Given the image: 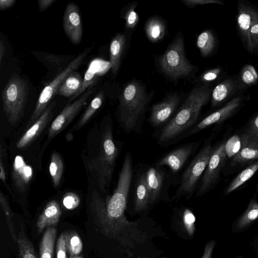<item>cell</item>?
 <instances>
[{"label": "cell", "mask_w": 258, "mask_h": 258, "mask_svg": "<svg viewBox=\"0 0 258 258\" xmlns=\"http://www.w3.org/2000/svg\"><path fill=\"white\" fill-rule=\"evenodd\" d=\"M133 160L130 152L126 153L119 175L117 186L105 202L99 194L93 196L91 208L97 217L110 223L125 220L124 212L133 177Z\"/></svg>", "instance_id": "cell-1"}, {"label": "cell", "mask_w": 258, "mask_h": 258, "mask_svg": "<svg viewBox=\"0 0 258 258\" xmlns=\"http://www.w3.org/2000/svg\"><path fill=\"white\" fill-rule=\"evenodd\" d=\"M211 93V90L205 86L192 90L175 115L161 130L158 143L163 144L170 142L192 126Z\"/></svg>", "instance_id": "cell-2"}, {"label": "cell", "mask_w": 258, "mask_h": 258, "mask_svg": "<svg viewBox=\"0 0 258 258\" xmlns=\"http://www.w3.org/2000/svg\"><path fill=\"white\" fill-rule=\"evenodd\" d=\"M151 98L138 81H132L124 86L120 97L119 118L125 133L140 130Z\"/></svg>", "instance_id": "cell-3"}, {"label": "cell", "mask_w": 258, "mask_h": 258, "mask_svg": "<svg viewBox=\"0 0 258 258\" xmlns=\"http://www.w3.org/2000/svg\"><path fill=\"white\" fill-rule=\"evenodd\" d=\"M118 152L113 140L112 126L107 124L102 133L97 156L87 163L88 169L95 176L103 192H105L111 183Z\"/></svg>", "instance_id": "cell-4"}, {"label": "cell", "mask_w": 258, "mask_h": 258, "mask_svg": "<svg viewBox=\"0 0 258 258\" xmlns=\"http://www.w3.org/2000/svg\"><path fill=\"white\" fill-rule=\"evenodd\" d=\"M27 82L14 73L7 82L2 93L4 112L10 124L14 125L20 120L29 95Z\"/></svg>", "instance_id": "cell-5"}, {"label": "cell", "mask_w": 258, "mask_h": 258, "mask_svg": "<svg viewBox=\"0 0 258 258\" xmlns=\"http://www.w3.org/2000/svg\"><path fill=\"white\" fill-rule=\"evenodd\" d=\"M162 71L172 79H177L189 75L192 66L186 59L183 37L176 36L160 59Z\"/></svg>", "instance_id": "cell-6"}, {"label": "cell", "mask_w": 258, "mask_h": 258, "mask_svg": "<svg viewBox=\"0 0 258 258\" xmlns=\"http://www.w3.org/2000/svg\"><path fill=\"white\" fill-rule=\"evenodd\" d=\"M213 150L211 144L208 143L199 152L183 173L173 199L182 196L188 198L192 195L199 180L207 168Z\"/></svg>", "instance_id": "cell-7"}, {"label": "cell", "mask_w": 258, "mask_h": 258, "mask_svg": "<svg viewBox=\"0 0 258 258\" xmlns=\"http://www.w3.org/2000/svg\"><path fill=\"white\" fill-rule=\"evenodd\" d=\"M91 49V47L88 48L78 55L62 72L43 88L39 95L35 109L28 121V126L32 125L38 119L47 108L52 97L55 95L64 80L80 66Z\"/></svg>", "instance_id": "cell-8"}, {"label": "cell", "mask_w": 258, "mask_h": 258, "mask_svg": "<svg viewBox=\"0 0 258 258\" xmlns=\"http://www.w3.org/2000/svg\"><path fill=\"white\" fill-rule=\"evenodd\" d=\"M226 156L224 144H221L213 150L208 164L202 178L201 184L197 191L198 195L207 192L215 183Z\"/></svg>", "instance_id": "cell-9"}, {"label": "cell", "mask_w": 258, "mask_h": 258, "mask_svg": "<svg viewBox=\"0 0 258 258\" xmlns=\"http://www.w3.org/2000/svg\"><path fill=\"white\" fill-rule=\"evenodd\" d=\"M93 92V90L90 89L78 100L66 106L53 120L49 127L48 133L49 139L54 137L69 124L81 109L86 104L87 100Z\"/></svg>", "instance_id": "cell-10"}, {"label": "cell", "mask_w": 258, "mask_h": 258, "mask_svg": "<svg viewBox=\"0 0 258 258\" xmlns=\"http://www.w3.org/2000/svg\"><path fill=\"white\" fill-rule=\"evenodd\" d=\"M237 25L242 42L245 48L250 53L253 49L250 37L252 26L258 22V11L253 7L243 4L238 7Z\"/></svg>", "instance_id": "cell-11"}, {"label": "cell", "mask_w": 258, "mask_h": 258, "mask_svg": "<svg viewBox=\"0 0 258 258\" xmlns=\"http://www.w3.org/2000/svg\"><path fill=\"white\" fill-rule=\"evenodd\" d=\"M63 27L70 41L79 44L82 37L83 27L80 11L78 6L73 2L69 3L64 13Z\"/></svg>", "instance_id": "cell-12"}, {"label": "cell", "mask_w": 258, "mask_h": 258, "mask_svg": "<svg viewBox=\"0 0 258 258\" xmlns=\"http://www.w3.org/2000/svg\"><path fill=\"white\" fill-rule=\"evenodd\" d=\"M179 102L180 97L174 94L153 105L149 117L151 124L154 127H158L166 123L175 111Z\"/></svg>", "instance_id": "cell-13"}, {"label": "cell", "mask_w": 258, "mask_h": 258, "mask_svg": "<svg viewBox=\"0 0 258 258\" xmlns=\"http://www.w3.org/2000/svg\"><path fill=\"white\" fill-rule=\"evenodd\" d=\"M241 101L240 97L233 98L224 107L211 114L195 125L190 131L188 135H192L212 124L219 123L225 120L238 108Z\"/></svg>", "instance_id": "cell-14"}, {"label": "cell", "mask_w": 258, "mask_h": 258, "mask_svg": "<svg viewBox=\"0 0 258 258\" xmlns=\"http://www.w3.org/2000/svg\"><path fill=\"white\" fill-rule=\"evenodd\" d=\"M194 143L178 148L167 154L156 164V167L168 166L173 173L179 171L194 151Z\"/></svg>", "instance_id": "cell-15"}, {"label": "cell", "mask_w": 258, "mask_h": 258, "mask_svg": "<svg viewBox=\"0 0 258 258\" xmlns=\"http://www.w3.org/2000/svg\"><path fill=\"white\" fill-rule=\"evenodd\" d=\"M33 169L21 155L15 157L12 171V180L15 188L20 193L24 192L33 177Z\"/></svg>", "instance_id": "cell-16"}, {"label": "cell", "mask_w": 258, "mask_h": 258, "mask_svg": "<svg viewBox=\"0 0 258 258\" xmlns=\"http://www.w3.org/2000/svg\"><path fill=\"white\" fill-rule=\"evenodd\" d=\"M55 105V102H53L48 106L38 119L25 133L17 142L18 149L26 148L38 137L49 121Z\"/></svg>", "instance_id": "cell-17"}, {"label": "cell", "mask_w": 258, "mask_h": 258, "mask_svg": "<svg viewBox=\"0 0 258 258\" xmlns=\"http://www.w3.org/2000/svg\"><path fill=\"white\" fill-rule=\"evenodd\" d=\"M241 143V148L239 151L232 159V165L258 159L257 141L246 133L242 136Z\"/></svg>", "instance_id": "cell-18"}, {"label": "cell", "mask_w": 258, "mask_h": 258, "mask_svg": "<svg viewBox=\"0 0 258 258\" xmlns=\"http://www.w3.org/2000/svg\"><path fill=\"white\" fill-rule=\"evenodd\" d=\"M145 176L151 204L155 202L160 197L165 179V174L159 167H150L145 172Z\"/></svg>", "instance_id": "cell-19"}, {"label": "cell", "mask_w": 258, "mask_h": 258, "mask_svg": "<svg viewBox=\"0 0 258 258\" xmlns=\"http://www.w3.org/2000/svg\"><path fill=\"white\" fill-rule=\"evenodd\" d=\"M61 214V209L57 202L55 200L50 201L38 219L36 227L38 233H41L46 227L57 224Z\"/></svg>", "instance_id": "cell-20"}, {"label": "cell", "mask_w": 258, "mask_h": 258, "mask_svg": "<svg viewBox=\"0 0 258 258\" xmlns=\"http://www.w3.org/2000/svg\"><path fill=\"white\" fill-rule=\"evenodd\" d=\"M149 204L150 196L145 173H141L138 176L135 192V210L136 212H141L146 209Z\"/></svg>", "instance_id": "cell-21"}, {"label": "cell", "mask_w": 258, "mask_h": 258, "mask_svg": "<svg viewBox=\"0 0 258 258\" xmlns=\"http://www.w3.org/2000/svg\"><path fill=\"white\" fill-rule=\"evenodd\" d=\"M83 81V79L80 74L74 71L64 80L55 95L71 98L79 91Z\"/></svg>", "instance_id": "cell-22"}, {"label": "cell", "mask_w": 258, "mask_h": 258, "mask_svg": "<svg viewBox=\"0 0 258 258\" xmlns=\"http://www.w3.org/2000/svg\"><path fill=\"white\" fill-rule=\"evenodd\" d=\"M125 36L118 34L112 40L110 45V62L112 73L115 75L119 68L121 58L125 46Z\"/></svg>", "instance_id": "cell-23"}, {"label": "cell", "mask_w": 258, "mask_h": 258, "mask_svg": "<svg viewBox=\"0 0 258 258\" xmlns=\"http://www.w3.org/2000/svg\"><path fill=\"white\" fill-rule=\"evenodd\" d=\"M235 80H226L217 85L212 94V105L217 106L226 99L236 89Z\"/></svg>", "instance_id": "cell-24"}, {"label": "cell", "mask_w": 258, "mask_h": 258, "mask_svg": "<svg viewBox=\"0 0 258 258\" xmlns=\"http://www.w3.org/2000/svg\"><path fill=\"white\" fill-rule=\"evenodd\" d=\"M145 31L149 40L155 42L163 38L165 32V24L159 18L153 17L146 22Z\"/></svg>", "instance_id": "cell-25"}, {"label": "cell", "mask_w": 258, "mask_h": 258, "mask_svg": "<svg viewBox=\"0 0 258 258\" xmlns=\"http://www.w3.org/2000/svg\"><path fill=\"white\" fill-rule=\"evenodd\" d=\"M56 230L54 227L46 229L39 246L40 258H53V248Z\"/></svg>", "instance_id": "cell-26"}, {"label": "cell", "mask_w": 258, "mask_h": 258, "mask_svg": "<svg viewBox=\"0 0 258 258\" xmlns=\"http://www.w3.org/2000/svg\"><path fill=\"white\" fill-rule=\"evenodd\" d=\"M257 219L258 203L255 200H251L246 210L240 217L235 224V229L237 231L244 229Z\"/></svg>", "instance_id": "cell-27"}, {"label": "cell", "mask_w": 258, "mask_h": 258, "mask_svg": "<svg viewBox=\"0 0 258 258\" xmlns=\"http://www.w3.org/2000/svg\"><path fill=\"white\" fill-rule=\"evenodd\" d=\"M257 170L258 161L248 166L234 179L227 188L226 194H229L238 188L250 179Z\"/></svg>", "instance_id": "cell-28"}, {"label": "cell", "mask_w": 258, "mask_h": 258, "mask_svg": "<svg viewBox=\"0 0 258 258\" xmlns=\"http://www.w3.org/2000/svg\"><path fill=\"white\" fill-rule=\"evenodd\" d=\"M215 38L213 33L209 30L202 32L198 36L197 46L203 57L210 54L215 46Z\"/></svg>", "instance_id": "cell-29"}, {"label": "cell", "mask_w": 258, "mask_h": 258, "mask_svg": "<svg viewBox=\"0 0 258 258\" xmlns=\"http://www.w3.org/2000/svg\"><path fill=\"white\" fill-rule=\"evenodd\" d=\"M49 171L53 185L56 187L59 184L63 171V161L59 154L56 152H54L51 155Z\"/></svg>", "instance_id": "cell-30"}, {"label": "cell", "mask_w": 258, "mask_h": 258, "mask_svg": "<svg viewBox=\"0 0 258 258\" xmlns=\"http://www.w3.org/2000/svg\"><path fill=\"white\" fill-rule=\"evenodd\" d=\"M67 251L70 256H78L83 249V243L78 234L73 231L63 233Z\"/></svg>", "instance_id": "cell-31"}, {"label": "cell", "mask_w": 258, "mask_h": 258, "mask_svg": "<svg viewBox=\"0 0 258 258\" xmlns=\"http://www.w3.org/2000/svg\"><path fill=\"white\" fill-rule=\"evenodd\" d=\"M95 61L90 64L88 69L87 70L84 78L83 79L82 86L79 91L69 101H71L75 99L79 95L82 94L85 92L88 88H91L97 81L98 78L99 77V70L98 69L96 70L95 69Z\"/></svg>", "instance_id": "cell-32"}, {"label": "cell", "mask_w": 258, "mask_h": 258, "mask_svg": "<svg viewBox=\"0 0 258 258\" xmlns=\"http://www.w3.org/2000/svg\"><path fill=\"white\" fill-rule=\"evenodd\" d=\"M17 242L20 258H37L34 247L27 238L23 228L19 234Z\"/></svg>", "instance_id": "cell-33"}, {"label": "cell", "mask_w": 258, "mask_h": 258, "mask_svg": "<svg viewBox=\"0 0 258 258\" xmlns=\"http://www.w3.org/2000/svg\"><path fill=\"white\" fill-rule=\"evenodd\" d=\"M104 93L102 91L100 92L93 99L80 119L78 124V128L81 127L86 124L95 112L100 108L102 105Z\"/></svg>", "instance_id": "cell-34"}, {"label": "cell", "mask_w": 258, "mask_h": 258, "mask_svg": "<svg viewBox=\"0 0 258 258\" xmlns=\"http://www.w3.org/2000/svg\"><path fill=\"white\" fill-rule=\"evenodd\" d=\"M0 203L1 207L5 213L7 223L10 232L12 235L14 242H17L18 236L14 228V225L12 221V214L11 211L9 203L4 195L1 191L0 193Z\"/></svg>", "instance_id": "cell-35"}, {"label": "cell", "mask_w": 258, "mask_h": 258, "mask_svg": "<svg viewBox=\"0 0 258 258\" xmlns=\"http://www.w3.org/2000/svg\"><path fill=\"white\" fill-rule=\"evenodd\" d=\"M242 82L247 85L255 84L258 80V74L254 67L246 65L242 69L240 73Z\"/></svg>", "instance_id": "cell-36"}, {"label": "cell", "mask_w": 258, "mask_h": 258, "mask_svg": "<svg viewBox=\"0 0 258 258\" xmlns=\"http://www.w3.org/2000/svg\"><path fill=\"white\" fill-rule=\"evenodd\" d=\"M241 139L237 135L230 138L225 144L227 156L234 157L239 151L241 148Z\"/></svg>", "instance_id": "cell-37"}, {"label": "cell", "mask_w": 258, "mask_h": 258, "mask_svg": "<svg viewBox=\"0 0 258 258\" xmlns=\"http://www.w3.org/2000/svg\"><path fill=\"white\" fill-rule=\"evenodd\" d=\"M183 222L188 234L191 236L195 230L196 217L193 213L188 209H185L183 213Z\"/></svg>", "instance_id": "cell-38"}, {"label": "cell", "mask_w": 258, "mask_h": 258, "mask_svg": "<svg viewBox=\"0 0 258 258\" xmlns=\"http://www.w3.org/2000/svg\"><path fill=\"white\" fill-rule=\"evenodd\" d=\"M135 7L134 5L128 8L124 15L126 26L128 28H134L139 21V16L135 11Z\"/></svg>", "instance_id": "cell-39"}, {"label": "cell", "mask_w": 258, "mask_h": 258, "mask_svg": "<svg viewBox=\"0 0 258 258\" xmlns=\"http://www.w3.org/2000/svg\"><path fill=\"white\" fill-rule=\"evenodd\" d=\"M80 202V201L78 196L72 192L68 193L63 199V205L69 210H73L77 208Z\"/></svg>", "instance_id": "cell-40"}, {"label": "cell", "mask_w": 258, "mask_h": 258, "mask_svg": "<svg viewBox=\"0 0 258 258\" xmlns=\"http://www.w3.org/2000/svg\"><path fill=\"white\" fill-rule=\"evenodd\" d=\"M67 247L63 233L61 234L57 241L56 256L57 258H68L67 255Z\"/></svg>", "instance_id": "cell-41"}, {"label": "cell", "mask_w": 258, "mask_h": 258, "mask_svg": "<svg viewBox=\"0 0 258 258\" xmlns=\"http://www.w3.org/2000/svg\"><path fill=\"white\" fill-rule=\"evenodd\" d=\"M221 72V69L219 68L210 70L205 72L201 77V79L204 82H211L215 80Z\"/></svg>", "instance_id": "cell-42"}, {"label": "cell", "mask_w": 258, "mask_h": 258, "mask_svg": "<svg viewBox=\"0 0 258 258\" xmlns=\"http://www.w3.org/2000/svg\"><path fill=\"white\" fill-rule=\"evenodd\" d=\"M250 37L253 51L258 49V22L254 24L250 30Z\"/></svg>", "instance_id": "cell-43"}, {"label": "cell", "mask_w": 258, "mask_h": 258, "mask_svg": "<svg viewBox=\"0 0 258 258\" xmlns=\"http://www.w3.org/2000/svg\"><path fill=\"white\" fill-rule=\"evenodd\" d=\"M182 2L189 7L210 3H216L220 5L224 4L222 2L217 0H183L182 1Z\"/></svg>", "instance_id": "cell-44"}, {"label": "cell", "mask_w": 258, "mask_h": 258, "mask_svg": "<svg viewBox=\"0 0 258 258\" xmlns=\"http://www.w3.org/2000/svg\"><path fill=\"white\" fill-rule=\"evenodd\" d=\"M247 133L258 142V116L254 118L251 123Z\"/></svg>", "instance_id": "cell-45"}, {"label": "cell", "mask_w": 258, "mask_h": 258, "mask_svg": "<svg viewBox=\"0 0 258 258\" xmlns=\"http://www.w3.org/2000/svg\"><path fill=\"white\" fill-rule=\"evenodd\" d=\"M216 244V241L212 240L206 245L202 258H211L212 254Z\"/></svg>", "instance_id": "cell-46"}, {"label": "cell", "mask_w": 258, "mask_h": 258, "mask_svg": "<svg viewBox=\"0 0 258 258\" xmlns=\"http://www.w3.org/2000/svg\"><path fill=\"white\" fill-rule=\"evenodd\" d=\"M54 2L55 0H39L38 1V7L39 10L43 12L46 10L49 6H50Z\"/></svg>", "instance_id": "cell-47"}, {"label": "cell", "mask_w": 258, "mask_h": 258, "mask_svg": "<svg viewBox=\"0 0 258 258\" xmlns=\"http://www.w3.org/2000/svg\"><path fill=\"white\" fill-rule=\"evenodd\" d=\"M15 2V0H1L0 9L4 10L10 8Z\"/></svg>", "instance_id": "cell-48"}, {"label": "cell", "mask_w": 258, "mask_h": 258, "mask_svg": "<svg viewBox=\"0 0 258 258\" xmlns=\"http://www.w3.org/2000/svg\"><path fill=\"white\" fill-rule=\"evenodd\" d=\"M0 178L3 181L5 182L6 180V174L5 170V167L3 165V163L2 161V159L1 158L0 161Z\"/></svg>", "instance_id": "cell-49"}, {"label": "cell", "mask_w": 258, "mask_h": 258, "mask_svg": "<svg viewBox=\"0 0 258 258\" xmlns=\"http://www.w3.org/2000/svg\"><path fill=\"white\" fill-rule=\"evenodd\" d=\"M6 50L5 44L3 41L1 39L0 40V62L2 64L3 58L5 55Z\"/></svg>", "instance_id": "cell-50"}, {"label": "cell", "mask_w": 258, "mask_h": 258, "mask_svg": "<svg viewBox=\"0 0 258 258\" xmlns=\"http://www.w3.org/2000/svg\"><path fill=\"white\" fill-rule=\"evenodd\" d=\"M70 258H83L81 256H70Z\"/></svg>", "instance_id": "cell-51"}, {"label": "cell", "mask_w": 258, "mask_h": 258, "mask_svg": "<svg viewBox=\"0 0 258 258\" xmlns=\"http://www.w3.org/2000/svg\"><path fill=\"white\" fill-rule=\"evenodd\" d=\"M238 258H242V257H238Z\"/></svg>", "instance_id": "cell-52"}]
</instances>
